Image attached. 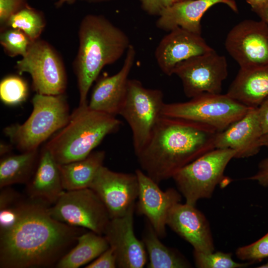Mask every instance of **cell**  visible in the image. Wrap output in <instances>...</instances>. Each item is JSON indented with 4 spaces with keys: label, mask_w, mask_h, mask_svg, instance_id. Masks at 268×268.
<instances>
[{
    "label": "cell",
    "mask_w": 268,
    "mask_h": 268,
    "mask_svg": "<svg viewBox=\"0 0 268 268\" xmlns=\"http://www.w3.org/2000/svg\"><path fill=\"white\" fill-rule=\"evenodd\" d=\"M82 229L55 219L44 203L23 201L16 222L0 231V268L56 266L75 245Z\"/></svg>",
    "instance_id": "6da1fadb"
},
{
    "label": "cell",
    "mask_w": 268,
    "mask_h": 268,
    "mask_svg": "<svg viewBox=\"0 0 268 268\" xmlns=\"http://www.w3.org/2000/svg\"><path fill=\"white\" fill-rule=\"evenodd\" d=\"M218 132L204 124L163 116L136 156L142 170L157 184L215 149Z\"/></svg>",
    "instance_id": "7a4b0ae2"
},
{
    "label": "cell",
    "mask_w": 268,
    "mask_h": 268,
    "mask_svg": "<svg viewBox=\"0 0 268 268\" xmlns=\"http://www.w3.org/2000/svg\"><path fill=\"white\" fill-rule=\"evenodd\" d=\"M79 47L73 67L79 93V105L88 104L93 83L107 65L118 61L131 45L127 34L105 16L88 14L81 20Z\"/></svg>",
    "instance_id": "3957f363"
},
{
    "label": "cell",
    "mask_w": 268,
    "mask_h": 268,
    "mask_svg": "<svg viewBox=\"0 0 268 268\" xmlns=\"http://www.w3.org/2000/svg\"><path fill=\"white\" fill-rule=\"evenodd\" d=\"M122 123L116 116L79 105L68 122L46 144L58 164L83 159L108 134L117 132Z\"/></svg>",
    "instance_id": "277c9868"
},
{
    "label": "cell",
    "mask_w": 268,
    "mask_h": 268,
    "mask_svg": "<svg viewBox=\"0 0 268 268\" xmlns=\"http://www.w3.org/2000/svg\"><path fill=\"white\" fill-rule=\"evenodd\" d=\"M32 103V112L24 123L3 130L11 143L21 152L37 150L42 143L65 126L70 115L64 94L36 93Z\"/></svg>",
    "instance_id": "5b68a950"
},
{
    "label": "cell",
    "mask_w": 268,
    "mask_h": 268,
    "mask_svg": "<svg viewBox=\"0 0 268 268\" xmlns=\"http://www.w3.org/2000/svg\"><path fill=\"white\" fill-rule=\"evenodd\" d=\"M236 152L215 148L179 170L173 176L186 203L196 205L201 199L210 198L216 186L225 179L224 172Z\"/></svg>",
    "instance_id": "8992f818"
},
{
    "label": "cell",
    "mask_w": 268,
    "mask_h": 268,
    "mask_svg": "<svg viewBox=\"0 0 268 268\" xmlns=\"http://www.w3.org/2000/svg\"><path fill=\"white\" fill-rule=\"evenodd\" d=\"M164 103L161 90L146 88L139 80L129 79L126 96L119 115L131 129L136 155L148 143L162 117Z\"/></svg>",
    "instance_id": "52a82bcc"
},
{
    "label": "cell",
    "mask_w": 268,
    "mask_h": 268,
    "mask_svg": "<svg viewBox=\"0 0 268 268\" xmlns=\"http://www.w3.org/2000/svg\"><path fill=\"white\" fill-rule=\"evenodd\" d=\"M249 108L226 93H203L188 101L164 103L162 116L204 124L221 132L244 116Z\"/></svg>",
    "instance_id": "ba28073f"
},
{
    "label": "cell",
    "mask_w": 268,
    "mask_h": 268,
    "mask_svg": "<svg viewBox=\"0 0 268 268\" xmlns=\"http://www.w3.org/2000/svg\"><path fill=\"white\" fill-rule=\"evenodd\" d=\"M19 74L29 73L32 88L36 93L57 95L64 94L67 77L63 61L54 47L40 38L33 42L27 53L16 62Z\"/></svg>",
    "instance_id": "9c48e42d"
},
{
    "label": "cell",
    "mask_w": 268,
    "mask_h": 268,
    "mask_svg": "<svg viewBox=\"0 0 268 268\" xmlns=\"http://www.w3.org/2000/svg\"><path fill=\"white\" fill-rule=\"evenodd\" d=\"M48 211L59 221L102 235L111 219L104 204L89 188L64 191Z\"/></svg>",
    "instance_id": "30bf717a"
},
{
    "label": "cell",
    "mask_w": 268,
    "mask_h": 268,
    "mask_svg": "<svg viewBox=\"0 0 268 268\" xmlns=\"http://www.w3.org/2000/svg\"><path fill=\"white\" fill-rule=\"evenodd\" d=\"M173 74L180 79L188 98L203 93L219 94L228 75L227 60L213 50L179 63Z\"/></svg>",
    "instance_id": "8fae6325"
},
{
    "label": "cell",
    "mask_w": 268,
    "mask_h": 268,
    "mask_svg": "<svg viewBox=\"0 0 268 268\" xmlns=\"http://www.w3.org/2000/svg\"><path fill=\"white\" fill-rule=\"evenodd\" d=\"M224 45L240 68L268 64V24L261 19L243 20L229 31Z\"/></svg>",
    "instance_id": "7c38bea8"
},
{
    "label": "cell",
    "mask_w": 268,
    "mask_h": 268,
    "mask_svg": "<svg viewBox=\"0 0 268 268\" xmlns=\"http://www.w3.org/2000/svg\"><path fill=\"white\" fill-rule=\"evenodd\" d=\"M89 188L102 201L112 219L124 215L134 205L139 184L135 173L117 172L103 165Z\"/></svg>",
    "instance_id": "4fadbf2b"
},
{
    "label": "cell",
    "mask_w": 268,
    "mask_h": 268,
    "mask_svg": "<svg viewBox=\"0 0 268 268\" xmlns=\"http://www.w3.org/2000/svg\"><path fill=\"white\" fill-rule=\"evenodd\" d=\"M135 173L139 184L137 210L146 216L159 237L163 238L166 234L169 212L175 204L180 202L181 194L173 188L162 191L158 184L141 170L137 169Z\"/></svg>",
    "instance_id": "5bb4252c"
},
{
    "label": "cell",
    "mask_w": 268,
    "mask_h": 268,
    "mask_svg": "<svg viewBox=\"0 0 268 268\" xmlns=\"http://www.w3.org/2000/svg\"><path fill=\"white\" fill-rule=\"evenodd\" d=\"M134 206L124 215L111 219L103 234L114 251L118 268H142L147 262L144 243L134 232Z\"/></svg>",
    "instance_id": "9a60e30c"
},
{
    "label": "cell",
    "mask_w": 268,
    "mask_h": 268,
    "mask_svg": "<svg viewBox=\"0 0 268 268\" xmlns=\"http://www.w3.org/2000/svg\"><path fill=\"white\" fill-rule=\"evenodd\" d=\"M213 50L201 35L177 27L162 38L154 55L160 70L165 74L171 76L179 63Z\"/></svg>",
    "instance_id": "2e32d148"
},
{
    "label": "cell",
    "mask_w": 268,
    "mask_h": 268,
    "mask_svg": "<svg viewBox=\"0 0 268 268\" xmlns=\"http://www.w3.org/2000/svg\"><path fill=\"white\" fill-rule=\"evenodd\" d=\"M135 56V48L131 44L120 70L113 75L104 76L97 80L88 103L90 109L115 116L119 115L126 96L129 76Z\"/></svg>",
    "instance_id": "e0dca14e"
},
{
    "label": "cell",
    "mask_w": 268,
    "mask_h": 268,
    "mask_svg": "<svg viewBox=\"0 0 268 268\" xmlns=\"http://www.w3.org/2000/svg\"><path fill=\"white\" fill-rule=\"evenodd\" d=\"M167 225L189 243L194 251L209 253L214 245L209 223L196 205L179 202L169 212Z\"/></svg>",
    "instance_id": "ac0fdd59"
},
{
    "label": "cell",
    "mask_w": 268,
    "mask_h": 268,
    "mask_svg": "<svg viewBox=\"0 0 268 268\" xmlns=\"http://www.w3.org/2000/svg\"><path fill=\"white\" fill-rule=\"evenodd\" d=\"M263 135L257 107H250L242 118L217 133L215 148L231 149L236 152L235 158H248L259 152Z\"/></svg>",
    "instance_id": "d6986e66"
},
{
    "label": "cell",
    "mask_w": 268,
    "mask_h": 268,
    "mask_svg": "<svg viewBox=\"0 0 268 268\" xmlns=\"http://www.w3.org/2000/svg\"><path fill=\"white\" fill-rule=\"evenodd\" d=\"M222 3L237 12L234 0H189L179 1L165 9L158 16L156 26L159 29L169 32L181 27L201 35V19L205 12L214 5Z\"/></svg>",
    "instance_id": "ffe728a7"
},
{
    "label": "cell",
    "mask_w": 268,
    "mask_h": 268,
    "mask_svg": "<svg viewBox=\"0 0 268 268\" xmlns=\"http://www.w3.org/2000/svg\"><path fill=\"white\" fill-rule=\"evenodd\" d=\"M29 199L46 205H53L65 191L59 164L44 146L40 151L35 170L27 183Z\"/></svg>",
    "instance_id": "44dd1931"
},
{
    "label": "cell",
    "mask_w": 268,
    "mask_h": 268,
    "mask_svg": "<svg viewBox=\"0 0 268 268\" xmlns=\"http://www.w3.org/2000/svg\"><path fill=\"white\" fill-rule=\"evenodd\" d=\"M226 94L247 107H258L268 97V64L240 68Z\"/></svg>",
    "instance_id": "7402d4cb"
},
{
    "label": "cell",
    "mask_w": 268,
    "mask_h": 268,
    "mask_svg": "<svg viewBox=\"0 0 268 268\" xmlns=\"http://www.w3.org/2000/svg\"><path fill=\"white\" fill-rule=\"evenodd\" d=\"M105 152L92 151L85 158L67 164H59L64 190L90 187L99 169L103 165Z\"/></svg>",
    "instance_id": "603a6c76"
},
{
    "label": "cell",
    "mask_w": 268,
    "mask_h": 268,
    "mask_svg": "<svg viewBox=\"0 0 268 268\" xmlns=\"http://www.w3.org/2000/svg\"><path fill=\"white\" fill-rule=\"evenodd\" d=\"M109 247L104 236L93 231L82 233L74 247L56 265L58 268H78L97 258Z\"/></svg>",
    "instance_id": "cb8c5ba5"
},
{
    "label": "cell",
    "mask_w": 268,
    "mask_h": 268,
    "mask_svg": "<svg viewBox=\"0 0 268 268\" xmlns=\"http://www.w3.org/2000/svg\"><path fill=\"white\" fill-rule=\"evenodd\" d=\"M38 149L5 156L0 161V188L15 184L27 183L36 167Z\"/></svg>",
    "instance_id": "d4e9b609"
},
{
    "label": "cell",
    "mask_w": 268,
    "mask_h": 268,
    "mask_svg": "<svg viewBox=\"0 0 268 268\" xmlns=\"http://www.w3.org/2000/svg\"><path fill=\"white\" fill-rule=\"evenodd\" d=\"M149 257V268H185L190 263L178 251L165 246L151 225L146 227L143 241Z\"/></svg>",
    "instance_id": "484cf974"
},
{
    "label": "cell",
    "mask_w": 268,
    "mask_h": 268,
    "mask_svg": "<svg viewBox=\"0 0 268 268\" xmlns=\"http://www.w3.org/2000/svg\"><path fill=\"white\" fill-rule=\"evenodd\" d=\"M46 24V18L43 12L28 4L9 17L4 29H20L34 42L40 38Z\"/></svg>",
    "instance_id": "4316f807"
},
{
    "label": "cell",
    "mask_w": 268,
    "mask_h": 268,
    "mask_svg": "<svg viewBox=\"0 0 268 268\" xmlns=\"http://www.w3.org/2000/svg\"><path fill=\"white\" fill-rule=\"evenodd\" d=\"M28 94L27 82L16 75H9L3 78L0 83V98L8 106L19 105L26 99Z\"/></svg>",
    "instance_id": "83f0119b"
},
{
    "label": "cell",
    "mask_w": 268,
    "mask_h": 268,
    "mask_svg": "<svg viewBox=\"0 0 268 268\" xmlns=\"http://www.w3.org/2000/svg\"><path fill=\"white\" fill-rule=\"evenodd\" d=\"M32 42L20 29L6 28L0 31V43L5 53L10 57L24 56Z\"/></svg>",
    "instance_id": "f1b7e54d"
},
{
    "label": "cell",
    "mask_w": 268,
    "mask_h": 268,
    "mask_svg": "<svg viewBox=\"0 0 268 268\" xmlns=\"http://www.w3.org/2000/svg\"><path fill=\"white\" fill-rule=\"evenodd\" d=\"M196 266L199 268H242L252 265L251 263H237L232 254L222 252L204 253L194 251Z\"/></svg>",
    "instance_id": "f546056e"
},
{
    "label": "cell",
    "mask_w": 268,
    "mask_h": 268,
    "mask_svg": "<svg viewBox=\"0 0 268 268\" xmlns=\"http://www.w3.org/2000/svg\"><path fill=\"white\" fill-rule=\"evenodd\" d=\"M240 260L253 264L268 258V232L257 241L239 247L235 252Z\"/></svg>",
    "instance_id": "4dcf8cb0"
},
{
    "label": "cell",
    "mask_w": 268,
    "mask_h": 268,
    "mask_svg": "<svg viewBox=\"0 0 268 268\" xmlns=\"http://www.w3.org/2000/svg\"><path fill=\"white\" fill-rule=\"evenodd\" d=\"M28 5V0H0V30L5 28L11 15Z\"/></svg>",
    "instance_id": "1f68e13d"
},
{
    "label": "cell",
    "mask_w": 268,
    "mask_h": 268,
    "mask_svg": "<svg viewBox=\"0 0 268 268\" xmlns=\"http://www.w3.org/2000/svg\"><path fill=\"white\" fill-rule=\"evenodd\" d=\"M140 6L146 13L158 16L166 8L178 0H138Z\"/></svg>",
    "instance_id": "d6a6232c"
},
{
    "label": "cell",
    "mask_w": 268,
    "mask_h": 268,
    "mask_svg": "<svg viewBox=\"0 0 268 268\" xmlns=\"http://www.w3.org/2000/svg\"><path fill=\"white\" fill-rule=\"evenodd\" d=\"M117 267V259L114 250L109 247L96 259L88 264L86 268H115Z\"/></svg>",
    "instance_id": "836d02e7"
},
{
    "label": "cell",
    "mask_w": 268,
    "mask_h": 268,
    "mask_svg": "<svg viewBox=\"0 0 268 268\" xmlns=\"http://www.w3.org/2000/svg\"><path fill=\"white\" fill-rule=\"evenodd\" d=\"M247 179L256 181L263 187H268V157L259 162L257 172Z\"/></svg>",
    "instance_id": "e575fe53"
},
{
    "label": "cell",
    "mask_w": 268,
    "mask_h": 268,
    "mask_svg": "<svg viewBox=\"0 0 268 268\" xmlns=\"http://www.w3.org/2000/svg\"><path fill=\"white\" fill-rule=\"evenodd\" d=\"M8 187L2 188L0 191V209L11 206L22 200L17 192Z\"/></svg>",
    "instance_id": "d590c367"
},
{
    "label": "cell",
    "mask_w": 268,
    "mask_h": 268,
    "mask_svg": "<svg viewBox=\"0 0 268 268\" xmlns=\"http://www.w3.org/2000/svg\"><path fill=\"white\" fill-rule=\"evenodd\" d=\"M257 112L263 134H268V97L257 107Z\"/></svg>",
    "instance_id": "8d00e7d4"
},
{
    "label": "cell",
    "mask_w": 268,
    "mask_h": 268,
    "mask_svg": "<svg viewBox=\"0 0 268 268\" xmlns=\"http://www.w3.org/2000/svg\"><path fill=\"white\" fill-rule=\"evenodd\" d=\"M246 1L251 6L254 12L263 7L268 3V0H246Z\"/></svg>",
    "instance_id": "74e56055"
},
{
    "label": "cell",
    "mask_w": 268,
    "mask_h": 268,
    "mask_svg": "<svg viewBox=\"0 0 268 268\" xmlns=\"http://www.w3.org/2000/svg\"><path fill=\"white\" fill-rule=\"evenodd\" d=\"M255 12L259 16L260 19L268 24V3Z\"/></svg>",
    "instance_id": "f35d334b"
},
{
    "label": "cell",
    "mask_w": 268,
    "mask_h": 268,
    "mask_svg": "<svg viewBox=\"0 0 268 268\" xmlns=\"http://www.w3.org/2000/svg\"><path fill=\"white\" fill-rule=\"evenodd\" d=\"M11 145L4 143L3 142L0 143V155L3 156L5 154H7L11 150Z\"/></svg>",
    "instance_id": "ab89813d"
},
{
    "label": "cell",
    "mask_w": 268,
    "mask_h": 268,
    "mask_svg": "<svg viewBox=\"0 0 268 268\" xmlns=\"http://www.w3.org/2000/svg\"><path fill=\"white\" fill-rule=\"evenodd\" d=\"M260 142L262 147L265 146L268 148V134L263 135Z\"/></svg>",
    "instance_id": "60d3db41"
},
{
    "label": "cell",
    "mask_w": 268,
    "mask_h": 268,
    "mask_svg": "<svg viewBox=\"0 0 268 268\" xmlns=\"http://www.w3.org/2000/svg\"><path fill=\"white\" fill-rule=\"evenodd\" d=\"M75 0H57L56 2V6L57 7H60L65 3H71L75 1Z\"/></svg>",
    "instance_id": "b9f144b4"
},
{
    "label": "cell",
    "mask_w": 268,
    "mask_h": 268,
    "mask_svg": "<svg viewBox=\"0 0 268 268\" xmlns=\"http://www.w3.org/2000/svg\"><path fill=\"white\" fill-rule=\"evenodd\" d=\"M89 2L92 3H102L111 1L114 0H86Z\"/></svg>",
    "instance_id": "7bdbcfd3"
},
{
    "label": "cell",
    "mask_w": 268,
    "mask_h": 268,
    "mask_svg": "<svg viewBox=\"0 0 268 268\" xmlns=\"http://www.w3.org/2000/svg\"><path fill=\"white\" fill-rule=\"evenodd\" d=\"M258 268H268V262L260 266Z\"/></svg>",
    "instance_id": "ee69618b"
},
{
    "label": "cell",
    "mask_w": 268,
    "mask_h": 268,
    "mask_svg": "<svg viewBox=\"0 0 268 268\" xmlns=\"http://www.w3.org/2000/svg\"><path fill=\"white\" fill-rule=\"evenodd\" d=\"M183 0H178V1H183Z\"/></svg>",
    "instance_id": "f6af8a7d"
}]
</instances>
